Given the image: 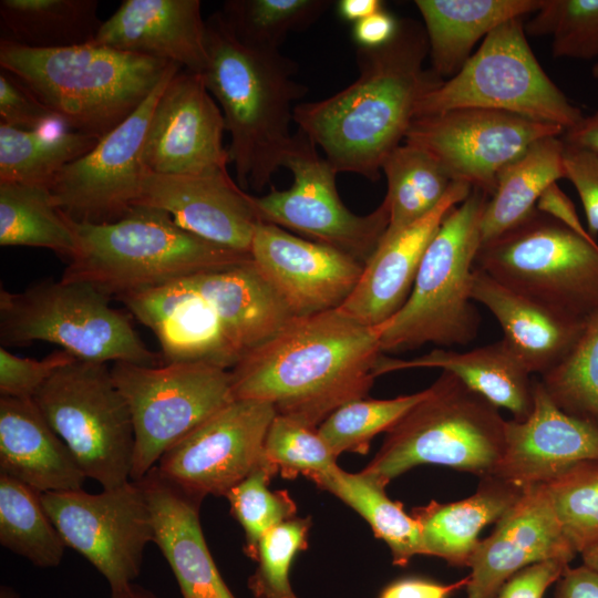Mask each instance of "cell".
I'll use <instances>...</instances> for the list:
<instances>
[{
    "mask_svg": "<svg viewBox=\"0 0 598 598\" xmlns=\"http://www.w3.org/2000/svg\"><path fill=\"white\" fill-rule=\"evenodd\" d=\"M429 55L422 23L399 21L378 48H357L358 78L323 100L299 103L295 124L339 173L375 182L388 156L404 141L420 99L443 80L424 69Z\"/></svg>",
    "mask_w": 598,
    "mask_h": 598,
    "instance_id": "1",
    "label": "cell"
},
{
    "mask_svg": "<svg viewBox=\"0 0 598 598\" xmlns=\"http://www.w3.org/2000/svg\"><path fill=\"white\" fill-rule=\"evenodd\" d=\"M539 381L559 409L598 425V313L567 355Z\"/></svg>",
    "mask_w": 598,
    "mask_h": 598,
    "instance_id": "41",
    "label": "cell"
},
{
    "mask_svg": "<svg viewBox=\"0 0 598 598\" xmlns=\"http://www.w3.org/2000/svg\"><path fill=\"white\" fill-rule=\"evenodd\" d=\"M591 75L592 78H595L596 80H598V62H596L591 69Z\"/></svg>",
    "mask_w": 598,
    "mask_h": 598,
    "instance_id": "61",
    "label": "cell"
},
{
    "mask_svg": "<svg viewBox=\"0 0 598 598\" xmlns=\"http://www.w3.org/2000/svg\"><path fill=\"white\" fill-rule=\"evenodd\" d=\"M42 505L66 547L86 558L111 590L133 582L154 540L148 502L140 481L103 488L41 493Z\"/></svg>",
    "mask_w": 598,
    "mask_h": 598,
    "instance_id": "14",
    "label": "cell"
},
{
    "mask_svg": "<svg viewBox=\"0 0 598 598\" xmlns=\"http://www.w3.org/2000/svg\"><path fill=\"white\" fill-rule=\"evenodd\" d=\"M277 415L267 401L233 400L172 446L155 466L189 495L226 496L264 463V445Z\"/></svg>",
    "mask_w": 598,
    "mask_h": 598,
    "instance_id": "17",
    "label": "cell"
},
{
    "mask_svg": "<svg viewBox=\"0 0 598 598\" xmlns=\"http://www.w3.org/2000/svg\"><path fill=\"white\" fill-rule=\"evenodd\" d=\"M587 461H598V425L564 412L534 380L532 411L506 421L503 454L491 475L524 488L546 485Z\"/></svg>",
    "mask_w": 598,
    "mask_h": 598,
    "instance_id": "22",
    "label": "cell"
},
{
    "mask_svg": "<svg viewBox=\"0 0 598 598\" xmlns=\"http://www.w3.org/2000/svg\"><path fill=\"white\" fill-rule=\"evenodd\" d=\"M560 136H548L535 142L501 172L483 213V243L527 219L536 210L542 194L558 179L565 178V143Z\"/></svg>",
    "mask_w": 598,
    "mask_h": 598,
    "instance_id": "33",
    "label": "cell"
},
{
    "mask_svg": "<svg viewBox=\"0 0 598 598\" xmlns=\"http://www.w3.org/2000/svg\"><path fill=\"white\" fill-rule=\"evenodd\" d=\"M426 389L393 399H359L333 411L318 432L337 458L346 452L367 454L373 437L386 432L420 402Z\"/></svg>",
    "mask_w": 598,
    "mask_h": 598,
    "instance_id": "42",
    "label": "cell"
},
{
    "mask_svg": "<svg viewBox=\"0 0 598 598\" xmlns=\"http://www.w3.org/2000/svg\"><path fill=\"white\" fill-rule=\"evenodd\" d=\"M225 121L202 74L179 70L154 109L142 161L146 172L192 175L227 168Z\"/></svg>",
    "mask_w": 598,
    "mask_h": 598,
    "instance_id": "18",
    "label": "cell"
},
{
    "mask_svg": "<svg viewBox=\"0 0 598 598\" xmlns=\"http://www.w3.org/2000/svg\"><path fill=\"white\" fill-rule=\"evenodd\" d=\"M96 0H1L3 40L33 49L93 42L103 23Z\"/></svg>",
    "mask_w": 598,
    "mask_h": 598,
    "instance_id": "35",
    "label": "cell"
},
{
    "mask_svg": "<svg viewBox=\"0 0 598 598\" xmlns=\"http://www.w3.org/2000/svg\"><path fill=\"white\" fill-rule=\"evenodd\" d=\"M110 598H157V597L148 589H145L132 582L120 589L111 590Z\"/></svg>",
    "mask_w": 598,
    "mask_h": 598,
    "instance_id": "58",
    "label": "cell"
},
{
    "mask_svg": "<svg viewBox=\"0 0 598 598\" xmlns=\"http://www.w3.org/2000/svg\"><path fill=\"white\" fill-rule=\"evenodd\" d=\"M310 518L292 517L270 530L260 539L257 567L247 586L254 598H299L290 582V568L295 556L307 549Z\"/></svg>",
    "mask_w": 598,
    "mask_h": 598,
    "instance_id": "46",
    "label": "cell"
},
{
    "mask_svg": "<svg viewBox=\"0 0 598 598\" xmlns=\"http://www.w3.org/2000/svg\"><path fill=\"white\" fill-rule=\"evenodd\" d=\"M277 474L276 467L265 460L225 496L233 516L244 529V551L254 560L261 537L297 513V505L287 491L269 489V483Z\"/></svg>",
    "mask_w": 598,
    "mask_h": 598,
    "instance_id": "43",
    "label": "cell"
},
{
    "mask_svg": "<svg viewBox=\"0 0 598 598\" xmlns=\"http://www.w3.org/2000/svg\"><path fill=\"white\" fill-rule=\"evenodd\" d=\"M0 473L40 493L81 489L86 476L33 399L0 396Z\"/></svg>",
    "mask_w": 598,
    "mask_h": 598,
    "instance_id": "28",
    "label": "cell"
},
{
    "mask_svg": "<svg viewBox=\"0 0 598 598\" xmlns=\"http://www.w3.org/2000/svg\"><path fill=\"white\" fill-rule=\"evenodd\" d=\"M417 368H436L452 373L496 408L508 410L514 420L522 421L532 411L534 379L503 338L464 352L434 349L410 360L382 354L375 364L374 374L379 377Z\"/></svg>",
    "mask_w": 598,
    "mask_h": 598,
    "instance_id": "30",
    "label": "cell"
},
{
    "mask_svg": "<svg viewBox=\"0 0 598 598\" xmlns=\"http://www.w3.org/2000/svg\"><path fill=\"white\" fill-rule=\"evenodd\" d=\"M76 358L56 350L41 360L19 357L0 348L1 396L33 399L38 390L62 367Z\"/></svg>",
    "mask_w": 598,
    "mask_h": 598,
    "instance_id": "48",
    "label": "cell"
},
{
    "mask_svg": "<svg viewBox=\"0 0 598 598\" xmlns=\"http://www.w3.org/2000/svg\"><path fill=\"white\" fill-rule=\"evenodd\" d=\"M383 9L380 0H340L337 11L341 19L353 24Z\"/></svg>",
    "mask_w": 598,
    "mask_h": 598,
    "instance_id": "57",
    "label": "cell"
},
{
    "mask_svg": "<svg viewBox=\"0 0 598 598\" xmlns=\"http://www.w3.org/2000/svg\"><path fill=\"white\" fill-rule=\"evenodd\" d=\"M488 196L471 194L444 217L421 261L403 307L382 324V352H403L433 343L466 346L478 334L480 316L471 287L482 246L481 224Z\"/></svg>",
    "mask_w": 598,
    "mask_h": 598,
    "instance_id": "6",
    "label": "cell"
},
{
    "mask_svg": "<svg viewBox=\"0 0 598 598\" xmlns=\"http://www.w3.org/2000/svg\"><path fill=\"white\" fill-rule=\"evenodd\" d=\"M522 18L494 29L452 78L417 102L415 117L462 107L517 114L567 130L584 116L530 49ZM414 117V118H415Z\"/></svg>",
    "mask_w": 598,
    "mask_h": 598,
    "instance_id": "10",
    "label": "cell"
},
{
    "mask_svg": "<svg viewBox=\"0 0 598 598\" xmlns=\"http://www.w3.org/2000/svg\"><path fill=\"white\" fill-rule=\"evenodd\" d=\"M564 131L513 113L462 107L415 117L404 143L426 152L452 182L465 183L491 197L507 165L535 142Z\"/></svg>",
    "mask_w": 598,
    "mask_h": 598,
    "instance_id": "15",
    "label": "cell"
},
{
    "mask_svg": "<svg viewBox=\"0 0 598 598\" xmlns=\"http://www.w3.org/2000/svg\"><path fill=\"white\" fill-rule=\"evenodd\" d=\"M283 167L293 176L289 188L272 187L264 196H254L260 220L297 231L365 265L388 228L386 203L382 200L367 215L352 213L339 196L338 173L299 130Z\"/></svg>",
    "mask_w": 598,
    "mask_h": 598,
    "instance_id": "13",
    "label": "cell"
},
{
    "mask_svg": "<svg viewBox=\"0 0 598 598\" xmlns=\"http://www.w3.org/2000/svg\"><path fill=\"white\" fill-rule=\"evenodd\" d=\"M399 21L384 9L353 24L352 37L359 48H378L395 35Z\"/></svg>",
    "mask_w": 598,
    "mask_h": 598,
    "instance_id": "54",
    "label": "cell"
},
{
    "mask_svg": "<svg viewBox=\"0 0 598 598\" xmlns=\"http://www.w3.org/2000/svg\"><path fill=\"white\" fill-rule=\"evenodd\" d=\"M468 576L452 584H440L421 578H404L385 586L379 598H448L466 588Z\"/></svg>",
    "mask_w": 598,
    "mask_h": 598,
    "instance_id": "52",
    "label": "cell"
},
{
    "mask_svg": "<svg viewBox=\"0 0 598 598\" xmlns=\"http://www.w3.org/2000/svg\"><path fill=\"white\" fill-rule=\"evenodd\" d=\"M505 425L498 408L442 371L424 398L385 433L363 474L388 485L421 464H436L483 477L499 462Z\"/></svg>",
    "mask_w": 598,
    "mask_h": 598,
    "instance_id": "7",
    "label": "cell"
},
{
    "mask_svg": "<svg viewBox=\"0 0 598 598\" xmlns=\"http://www.w3.org/2000/svg\"><path fill=\"white\" fill-rule=\"evenodd\" d=\"M206 43L202 76L230 135L228 154L238 185L261 190L283 167L295 140V109L308 87L296 80L295 61L279 50L241 43L220 12L206 20Z\"/></svg>",
    "mask_w": 598,
    "mask_h": 598,
    "instance_id": "3",
    "label": "cell"
},
{
    "mask_svg": "<svg viewBox=\"0 0 598 598\" xmlns=\"http://www.w3.org/2000/svg\"><path fill=\"white\" fill-rule=\"evenodd\" d=\"M471 297L494 316L503 339L532 374L558 364L581 336L588 321L556 312L501 283L475 267Z\"/></svg>",
    "mask_w": 598,
    "mask_h": 598,
    "instance_id": "27",
    "label": "cell"
},
{
    "mask_svg": "<svg viewBox=\"0 0 598 598\" xmlns=\"http://www.w3.org/2000/svg\"><path fill=\"white\" fill-rule=\"evenodd\" d=\"M577 555L567 539L546 485L523 488L515 504L481 539L471 557L467 598H497L504 584L533 564Z\"/></svg>",
    "mask_w": 598,
    "mask_h": 598,
    "instance_id": "21",
    "label": "cell"
},
{
    "mask_svg": "<svg viewBox=\"0 0 598 598\" xmlns=\"http://www.w3.org/2000/svg\"><path fill=\"white\" fill-rule=\"evenodd\" d=\"M111 373L133 421L131 481L142 480L164 453L235 400L230 370L206 362H114Z\"/></svg>",
    "mask_w": 598,
    "mask_h": 598,
    "instance_id": "12",
    "label": "cell"
},
{
    "mask_svg": "<svg viewBox=\"0 0 598 598\" xmlns=\"http://www.w3.org/2000/svg\"><path fill=\"white\" fill-rule=\"evenodd\" d=\"M93 42L198 74L208 63L199 0H123Z\"/></svg>",
    "mask_w": 598,
    "mask_h": 598,
    "instance_id": "25",
    "label": "cell"
},
{
    "mask_svg": "<svg viewBox=\"0 0 598 598\" xmlns=\"http://www.w3.org/2000/svg\"><path fill=\"white\" fill-rule=\"evenodd\" d=\"M0 543L40 568L59 566L66 547L42 505L41 493L1 473Z\"/></svg>",
    "mask_w": 598,
    "mask_h": 598,
    "instance_id": "39",
    "label": "cell"
},
{
    "mask_svg": "<svg viewBox=\"0 0 598 598\" xmlns=\"http://www.w3.org/2000/svg\"><path fill=\"white\" fill-rule=\"evenodd\" d=\"M427 38L432 72L454 76L474 47L504 22L534 14L543 0H415Z\"/></svg>",
    "mask_w": 598,
    "mask_h": 598,
    "instance_id": "32",
    "label": "cell"
},
{
    "mask_svg": "<svg viewBox=\"0 0 598 598\" xmlns=\"http://www.w3.org/2000/svg\"><path fill=\"white\" fill-rule=\"evenodd\" d=\"M526 34L551 38L554 58H598V0H543Z\"/></svg>",
    "mask_w": 598,
    "mask_h": 598,
    "instance_id": "44",
    "label": "cell"
},
{
    "mask_svg": "<svg viewBox=\"0 0 598 598\" xmlns=\"http://www.w3.org/2000/svg\"><path fill=\"white\" fill-rule=\"evenodd\" d=\"M382 173L388 186L383 200L389 208V225L382 238L393 236L429 214L453 183L426 152L406 143L388 156Z\"/></svg>",
    "mask_w": 598,
    "mask_h": 598,
    "instance_id": "38",
    "label": "cell"
},
{
    "mask_svg": "<svg viewBox=\"0 0 598 598\" xmlns=\"http://www.w3.org/2000/svg\"><path fill=\"white\" fill-rule=\"evenodd\" d=\"M565 178L575 187L584 207L591 237L598 234V155L565 144Z\"/></svg>",
    "mask_w": 598,
    "mask_h": 598,
    "instance_id": "50",
    "label": "cell"
},
{
    "mask_svg": "<svg viewBox=\"0 0 598 598\" xmlns=\"http://www.w3.org/2000/svg\"><path fill=\"white\" fill-rule=\"evenodd\" d=\"M33 401L86 478L103 488L131 481L132 415L106 363L74 360L59 369Z\"/></svg>",
    "mask_w": 598,
    "mask_h": 598,
    "instance_id": "11",
    "label": "cell"
},
{
    "mask_svg": "<svg viewBox=\"0 0 598 598\" xmlns=\"http://www.w3.org/2000/svg\"><path fill=\"white\" fill-rule=\"evenodd\" d=\"M264 457L283 478L306 477L337 466L318 427L277 414L266 435Z\"/></svg>",
    "mask_w": 598,
    "mask_h": 598,
    "instance_id": "47",
    "label": "cell"
},
{
    "mask_svg": "<svg viewBox=\"0 0 598 598\" xmlns=\"http://www.w3.org/2000/svg\"><path fill=\"white\" fill-rule=\"evenodd\" d=\"M179 70V65L171 64L153 92L125 121L56 175L49 190L71 220L114 223L135 207L146 172L142 155L151 118L163 90Z\"/></svg>",
    "mask_w": 598,
    "mask_h": 598,
    "instance_id": "16",
    "label": "cell"
},
{
    "mask_svg": "<svg viewBox=\"0 0 598 598\" xmlns=\"http://www.w3.org/2000/svg\"><path fill=\"white\" fill-rule=\"evenodd\" d=\"M135 206L166 212L184 230L216 245L250 254L261 221L254 196L227 168L192 175L145 172Z\"/></svg>",
    "mask_w": 598,
    "mask_h": 598,
    "instance_id": "20",
    "label": "cell"
},
{
    "mask_svg": "<svg viewBox=\"0 0 598 598\" xmlns=\"http://www.w3.org/2000/svg\"><path fill=\"white\" fill-rule=\"evenodd\" d=\"M307 478L360 514L375 537L388 545L395 566L405 567L413 556L423 555L419 523L405 513L402 503L386 495L385 485L362 472L349 473L338 465Z\"/></svg>",
    "mask_w": 598,
    "mask_h": 598,
    "instance_id": "34",
    "label": "cell"
},
{
    "mask_svg": "<svg viewBox=\"0 0 598 598\" xmlns=\"http://www.w3.org/2000/svg\"><path fill=\"white\" fill-rule=\"evenodd\" d=\"M523 488L495 475L480 478L477 489L451 503L431 501L412 509L420 525L423 555L468 567L481 530L496 523L519 498Z\"/></svg>",
    "mask_w": 598,
    "mask_h": 598,
    "instance_id": "31",
    "label": "cell"
},
{
    "mask_svg": "<svg viewBox=\"0 0 598 598\" xmlns=\"http://www.w3.org/2000/svg\"><path fill=\"white\" fill-rule=\"evenodd\" d=\"M536 209L568 227L575 233L591 237L581 224L570 198L560 189L557 183L550 185L539 197ZM594 238V237H592Z\"/></svg>",
    "mask_w": 598,
    "mask_h": 598,
    "instance_id": "53",
    "label": "cell"
},
{
    "mask_svg": "<svg viewBox=\"0 0 598 598\" xmlns=\"http://www.w3.org/2000/svg\"><path fill=\"white\" fill-rule=\"evenodd\" d=\"M567 566L569 561L564 559H549L527 566L504 584L497 598H543Z\"/></svg>",
    "mask_w": 598,
    "mask_h": 598,
    "instance_id": "51",
    "label": "cell"
},
{
    "mask_svg": "<svg viewBox=\"0 0 598 598\" xmlns=\"http://www.w3.org/2000/svg\"><path fill=\"white\" fill-rule=\"evenodd\" d=\"M116 300L154 332L164 363L206 362L229 370L240 359L214 308L188 277Z\"/></svg>",
    "mask_w": 598,
    "mask_h": 598,
    "instance_id": "23",
    "label": "cell"
},
{
    "mask_svg": "<svg viewBox=\"0 0 598 598\" xmlns=\"http://www.w3.org/2000/svg\"><path fill=\"white\" fill-rule=\"evenodd\" d=\"M475 265L512 290L580 321L598 313V245L537 209L483 243Z\"/></svg>",
    "mask_w": 598,
    "mask_h": 598,
    "instance_id": "9",
    "label": "cell"
},
{
    "mask_svg": "<svg viewBox=\"0 0 598 598\" xmlns=\"http://www.w3.org/2000/svg\"><path fill=\"white\" fill-rule=\"evenodd\" d=\"M566 145L590 151L598 155V110L581 120L561 134Z\"/></svg>",
    "mask_w": 598,
    "mask_h": 598,
    "instance_id": "56",
    "label": "cell"
},
{
    "mask_svg": "<svg viewBox=\"0 0 598 598\" xmlns=\"http://www.w3.org/2000/svg\"><path fill=\"white\" fill-rule=\"evenodd\" d=\"M70 224L76 247L61 280L87 283L112 299L251 260L184 230L157 208L135 206L114 223Z\"/></svg>",
    "mask_w": 598,
    "mask_h": 598,
    "instance_id": "5",
    "label": "cell"
},
{
    "mask_svg": "<svg viewBox=\"0 0 598 598\" xmlns=\"http://www.w3.org/2000/svg\"><path fill=\"white\" fill-rule=\"evenodd\" d=\"M250 255L295 317L338 309L364 268L346 252L265 221L255 229Z\"/></svg>",
    "mask_w": 598,
    "mask_h": 598,
    "instance_id": "19",
    "label": "cell"
},
{
    "mask_svg": "<svg viewBox=\"0 0 598 598\" xmlns=\"http://www.w3.org/2000/svg\"><path fill=\"white\" fill-rule=\"evenodd\" d=\"M472 189L465 183L453 182L429 214L393 236L382 238L365 262L355 288L338 309L370 327L380 326L395 315L408 300L423 256L444 217Z\"/></svg>",
    "mask_w": 598,
    "mask_h": 598,
    "instance_id": "24",
    "label": "cell"
},
{
    "mask_svg": "<svg viewBox=\"0 0 598 598\" xmlns=\"http://www.w3.org/2000/svg\"><path fill=\"white\" fill-rule=\"evenodd\" d=\"M546 487L567 539L580 554L598 539V461L571 466Z\"/></svg>",
    "mask_w": 598,
    "mask_h": 598,
    "instance_id": "45",
    "label": "cell"
},
{
    "mask_svg": "<svg viewBox=\"0 0 598 598\" xmlns=\"http://www.w3.org/2000/svg\"><path fill=\"white\" fill-rule=\"evenodd\" d=\"M0 123L27 131L60 123L56 115L16 76L0 73ZM61 124V123H60Z\"/></svg>",
    "mask_w": 598,
    "mask_h": 598,
    "instance_id": "49",
    "label": "cell"
},
{
    "mask_svg": "<svg viewBox=\"0 0 598 598\" xmlns=\"http://www.w3.org/2000/svg\"><path fill=\"white\" fill-rule=\"evenodd\" d=\"M582 565L598 573V539L580 553Z\"/></svg>",
    "mask_w": 598,
    "mask_h": 598,
    "instance_id": "59",
    "label": "cell"
},
{
    "mask_svg": "<svg viewBox=\"0 0 598 598\" xmlns=\"http://www.w3.org/2000/svg\"><path fill=\"white\" fill-rule=\"evenodd\" d=\"M111 299L87 283L63 280H43L21 292L1 289L0 341H45L84 361L161 365L162 355L145 346Z\"/></svg>",
    "mask_w": 598,
    "mask_h": 598,
    "instance_id": "8",
    "label": "cell"
},
{
    "mask_svg": "<svg viewBox=\"0 0 598 598\" xmlns=\"http://www.w3.org/2000/svg\"><path fill=\"white\" fill-rule=\"evenodd\" d=\"M188 279L214 308L240 359L295 318L252 259Z\"/></svg>",
    "mask_w": 598,
    "mask_h": 598,
    "instance_id": "29",
    "label": "cell"
},
{
    "mask_svg": "<svg viewBox=\"0 0 598 598\" xmlns=\"http://www.w3.org/2000/svg\"><path fill=\"white\" fill-rule=\"evenodd\" d=\"M171 64L94 42L33 49L0 41L1 70L25 85L66 130L97 138L147 99Z\"/></svg>",
    "mask_w": 598,
    "mask_h": 598,
    "instance_id": "4",
    "label": "cell"
},
{
    "mask_svg": "<svg viewBox=\"0 0 598 598\" xmlns=\"http://www.w3.org/2000/svg\"><path fill=\"white\" fill-rule=\"evenodd\" d=\"M0 245L45 248L68 260L76 247L70 219L47 187L1 182Z\"/></svg>",
    "mask_w": 598,
    "mask_h": 598,
    "instance_id": "37",
    "label": "cell"
},
{
    "mask_svg": "<svg viewBox=\"0 0 598 598\" xmlns=\"http://www.w3.org/2000/svg\"><path fill=\"white\" fill-rule=\"evenodd\" d=\"M152 514L154 540L167 560L183 598H236L207 547L199 508L189 495L153 467L140 480Z\"/></svg>",
    "mask_w": 598,
    "mask_h": 598,
    "instance_id": "26",
    "label": "cell"
},
{
    "mask_svg": "<svg viewBox=\"0 0 598 598\" xmlns=\"http://www.w3.org/2000/svg\"><path fill=\"white\" fill-rule=\"evenodd\" d=\"M331 4L329 0H227L219 12L241 43L279 50L291 32L309 28Z\"/></svg>",
    "mask_w": 598,
    "mask_h": 598,
    "instance_id": "40",
    "label": "cell"
},
{
    "mask_svg": "<svg viewBox=\"0 0 598 598\" xmlns=\"http://www.w3.org/2000/svg\"><path fill=\"white\" fill-rule=\"evenodd\" d=\"M100 138L71 130L47 133L0 123V182L50 188L56 175Z\"/></svg>",
    "mask_w": 598,
    "mask_h": 598,
    "instance_id": "36",
    "label": "cell"
},
{
    "mask_svg": "<svg viewBox=\"0 0 598 598\" xmlns=\"http://www.w3.org/2000/svg\"><path fill=\"white\" fill-rule=\"evenodd\" d=\"M382 354L378 326L339 309L295 317L230 369L233 395L270 402L277 414L318 427L367 396Z\"/></svg>",
    "mask_w": 598,
    "mask_h": 598,
    "instance_id": "2",
    "label": "cell"
},
{
    "mask_svg": "<svg viewBox=\"0 0 598 598\" xmlns=\"http://www.w3.org/2000/svg\"><path fill=\"white\" fill-rule=\"evenodd\" d=\"M554 598H598V573L585 565L567 566L556 581Z\"/></svg>",
    "mask_w": 598,
    "mask_h": 598,
    "instance_id": "55",
    "label": "cell"
},
{
    "mask_svg": "<svg viewBox=\"0 0 598 598\" xmlns=\"http://www.w3.org/2000/svg\"><path fill=\"white\" fill-rule=\"evenodd\" d=\"M0 598H20V596L13 588L2 585L0 587Z\"/></svg>",
    "mask_w": 598,
    "mask_h": 598,
    "instance_id": "60",
    "label": "cell"
}]
</instances>
